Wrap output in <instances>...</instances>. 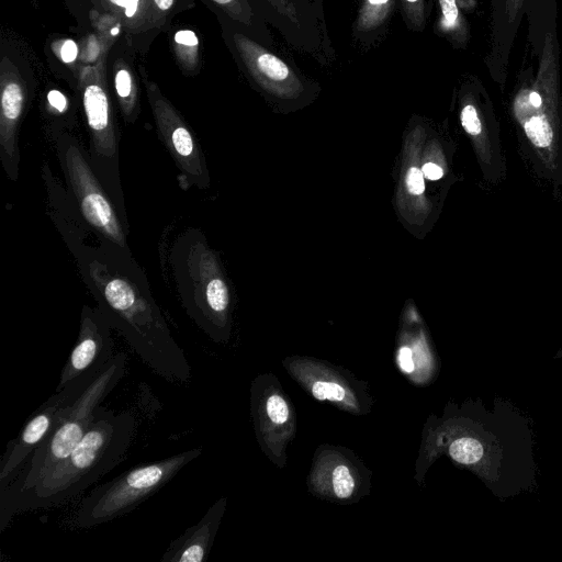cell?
I'll return each mask as SVG.
<instances>
[{
  "label": "cell",
  "mask_w": 562,
  "mask_h": 562,
  "mask_svg": "<svg viewBox=\"0 0 562 562\" xmlns=\"http://www.w3.org/2000/svg\"><path fill=\"white\" fill-rule=\"evenodd\" d=\"M79 259L98 307L138 358L162 379L187 384L191 367L184 351L142 283L144 278L128 250L106 241L105 248H88Z\"/></svg>",
  "instance_id": "cell-1"
},
{
  "label": "cell",
  "mask_w": 562,
  "mask_h": 562,
  "mask_svg": "<svg viewBox=\"0 0 562 562\" xmlns=\"http://www.w3.org/2000/svg\"><path fill=\"white\" fill-rule=\"evenodd\" d=\"M136 426L131 412L100 406L87 432L65 459L26 490L0 495V531L18 513L67 504L95 484L125 459Z\"/></svg>",
  "instance_id": "cell-2"
},
{
  "label": "cell",
  "mask_w": 562,
  "mask_h": 562,
  "mask_svg": "<svg viewBox=\"0 0 562 562\" xmlns=\"http://www.w3.org/2000/svg\"><path fill=\"white\" fill-rule=\"evenodd\" d=\"M125 370L126 355L115 353L97 378L78 396L61 407L48 436L37 446L13 479L0 487V495L26 490L52 467L65 459L82 439L101 403L123 379Z\"/></svg>",
  "instance_id": "cell-3"
},
{
  "label": "cell",
  "mask_w": 562,
  "mask_h": 562,
  "mask_svg": "<svg viewBox=\"0 0 562 562\" xmlns=\"http://www.w3.org/2000/svg\"><path fill=\"white\" fill-rule=\"evenodd\" d=\"M202 452L203 449L199 447L139 464L95 486L80 501L72 516V525L89 529L133 512Z\"/></svg>",
  "instance_id": "cell-4"
},
{
  "label": "cell",
  "mask_w": 562,
  "mask_h": 562,
  "mask_svg": "<svg viewBox=\"0 0 562 562\" xmlns=\"http://www.w3.org/2000/svg\"><path fill=\"white\" fill-rule=\"evenodd\" d=\"M104 70L103 60L83 68L79 85L90 138V164L108 194L121 206L119 134Z\"/></svg>",
  "instance_id": "cell-5"
},
{
  "label": "cell",
  "mask_w": 562,
  "mask_h": 562,
  "mask_svg": "<svg viewBox=\"0 0 562 562\" xmlns=\"http://www.w3.org/2000/svg\"><path fill=\"white\" fill-rule=\"evenodd\" d=\"M186 257L191 290L181 292L189 316L215 342L226 341L231 294L218 261L204 241L192 243Z\"/></svg>",
  "instance_id": "cell-6"
},
{
  "label": "cell",
  "mask_w": 562,
  "mask_h": 562,
  "mask_svg": "<svg viewBox=\"0 0 562 562\" xmlns=\"http://www.w3.org/2000/svg\"><path fill=\"white\" fill-rule=\"evenodd\" d=\"M60 165L70 183L81 215L105 241L128 250L125 232L108 192L77 140L60 135L56 140Z\"/></svg>",
  "instance_id": "cell-7"
},
{
  "label": "cell",
  "mask_w": 562,
  "mask_h": 562,
  "mask_svg": "<svg viewBox=\"0 0 562 562\" xmlns=\"http://www.w3.org/2000/svg\"><path fill=\"white\" fill-rule=\"evenodd\" d=\"M159 137L173 158L188 186L206 189L210 182L203 153L187 123L178 111L140 67Z\"/></svg>",
  "instance_id": "cell-8"
},
{
  "label": "cell",
  "mask_w": 562,
  "mask_h": 562,
  "mask_svg": "<svg viewBox=\"0 0 562 562\" xmlns=\"http://www.w3.org/2000/svg\"><path fill=\"white\" fill-rule=\"evenodd\" d=\"M112 325L99 308L83 306L77 341L63 368L55 392L90 384L114 356Z\"/></svg>",
  "instance_id": "cell-9"
},
{
  "label": "cell",
  "mask_w": 562,
  "mask_h": 562,
  "mask_svg": "<svg viewBox=\"0 0 562 562\" xmlns=\"http://www.w3.org/2000/svg\"><path fill=\"white\" fill-rule=\"evenodd\" d=\"M89 385V384H88ZM88 385L74 384L55 392L26 420L18 437L7 448L0 465V487L21 470L37 446L48 436L61 407Z\"/></svg>",
  "instance_id": "cell-10"
},
{
  "label": "cell",
  "mask_w": 562,
  "mask_h": 562,
  "mask_svg": "<svg viewBox=\"0 0 562 562\" xmlns=\"http://www.w3.org/2000/svg\"><path fill=\"white\" fill-rule=\"evenodd\" d=\"M26 102L27 89L20 72L3 57L0 70V159L12 181L19 177V128Z\"/></svg>",
  "instance_id": "cell-11"
},
{
  "label": "cell",
  "mask_w": 562,
  "mask_h": 562,
  "mask_svg": "<svg viewBox=\"0 0 562 562\" xmlns=\"http://www.w3.org/2000/svg\"><path fill=\"white\" fill-rule=\"evenodd\" d=\"M233 43L245 69L261 89L280 98L303 93L304 81L278 55L243 33L235 32Z\"/></svg>",
  "instance_id": "cell-12"
},
{
  "label": "cell",
  "mask_w": 562,
  "mask_h": 562,
  "mask_svg": "<svg viewBox=\"0 0 562 562\" xmlns=\"http://www.w3.org/2000/svg\"><path fill=\"white\" fill-rule=\"evenodd\" d=\"M528 0H490V49L485 64L492 78L503 83L508 74L515 38Z\"/></svg>",
  "instance_id": "cell-13"
},
{
  "label": "cell",
  "mask_w": 562,
  "mask_h": 562,
  "mask_svg": "<svg viewBox=\"0 0 562 562\" xmlns=\"http://www.w3.org/2000/svg\"><path fill=\"white\" fill-rule=\"evenodd\" d=\"M225 504V498L215 502L195 525L170 543L160 561L204 562L210 554Z\"/></svg>",
  "instance_id": "cell-14"
},
{
  "label": "cell",
  "mask_w": 562,
  "mask_h": 562,
  "mask_svg": "<svg viewBox=\"0 0 562 562\" xmlns=\"http://www.w3.org/2000/svg\"><path fill=\"white\" fill-rule=\"evenodd\" d=\"M395 9V0H360L355 36L370 43L382 34Z\"/></svg>",
  "instance_id": "cell-15"
},
{
  "label": "cell",
  "mask_w": 562,
  "mask_h": 562,
  "mask_svg": "<svg viewBox=\"0 0 562 562\" xmlns=\"http://www.w3.org/2000/svg\"><path fill=\"white\" fill-rule=\"evenodd\" d=\"M437 31L457 48H464L469 41V26L458 0H437Z\"/></svg>",
  "instance_id": "cell-16"
},
{
  "label": "cell",
  "mask_w": 562,
  "mask_h": 562,
  "mask_svg": "<svg viewBox=\"0 0 562 562\" xmlns=\"http://www.w3.org/2000/svg\"><path fill=\"white\" fill-rule=\"evenodd\" d=\"M114 88L125 120L134 122L138 114V94L135 77L130 66L119 59L113 67Z\"/></svg>",
  "instance_id": "cell-17"
},
{
  "label": "cell",
  "mask_w": 562,
  "mask_h": 562,
  "mask_svg": "<svg viewBox=\"0 0 562 562\" xmlns=\"http://www.w3.org/2000/svg\"><path fill=\"white\" fill-rule=\"evenodd\" d=\"M449 456L463 465L481 467L490 475L491 446L481 438L464 436L454 439L449 446Z\"/></svg>",
  "instance_id": "cell-18"
},
{
  "label": "cell",
  "mask_w": 562,
  "mask_h": 562,
  "mask_svg": "<svg viewBox=\"0 0 562 562\" xmlns=\"http://www.w3.org/2000/svg\"><path fill=\"white\" fill-rule=\"evenodd\" d=\"M176 57L186 71H193L199 63V40L191 30H180L173 35Z\"/></svg>",
  "instance_id": "cell-19"
},
{
  "label": "cell",
  "mask_w": 562,
  "mask_h": 562,
  "mask_svg": "<svg viewBox=\"0 0 562 562\" xmlns=\"http://www.w3.org/2000/svg\"><path fill=\"white\" fill-rule=\"evenodd\" d=\"M524 124L527 137L538 147H548L553 139V131L550 120L541 114L517 115Z\"/></svg>",
  "instance_id": "cell-20"
},
{
  "label": "cell",
  "mask_w": 562,
  "mask_h": 562,
  "mask_svg": "<svg viewBox=\"0 0 562 562\" xmlns=\"http://www.w3.org/2000/svg\"><path fill=\"white\" fill-rule=\"evenodd\" d=\"M400 5L407 27L422 31L428 18V0H400Z\"/></svg>",
  "instance_id": "cell-21"
},
{
  "label": "cell",
  "mask_w": 562,
  "mask_h": 562,
  "mask_svg": "<svg viewBox=\"0 0 562 562\" xmlns=\"http://www.w3.org/2000/svg\"><path fill=\"white\" fill-rule=\"evenodd\" d=\"M216 3L229 18L246 25L252 26L255 22V13L247 0H212Z\"/></svg>",
  "instance_id": "cell-22"
},
{
  "label": "cell",
  "mask_w": 562,
  "mask_h": 562,
  "mask_svg": "<svg viewBox=\"0 0 562 562\" xmlns=\"http://www.w3.org/2000/svg\"><path fill=\"white\" fill-rule=\"evenodd\" d=\"M333 490L335 495L345 499L348 498L355 490V479L346 465H337L333 471Z\"/></svg>",
  "instance_id": "cell-23"
},
{
  "label": "cell",
  "mask_w": 562,
  "mask_h": 562,
  "mask_svg": "<svg viewBox=\"0 0 562 562\" xmlns=\"http://www.w3.org/2000/svg\"><path fill=\"white\" fill-rule=\"evenodd\" d=\"M312 395L318 401L344 402L345 389L336 382L317 381L311 386Z\"/></svg>",
  "instance_id": "cell-24"
},
{
  "label": "cell",
  "mask_w": 562,
  "mask_h": 562,
  "mask_svg": "<svg viewBox=\"0 0 562 562\" xmlns=\"http://www.w3.org/2000/svg\"><path fill=\"white\" fill-rule=\"evenodd\" d=\"M460 121L464 131L476 136L482 132V123L477 113V108L470 100H464V103L460 111Z\"/></svg>",
  "instance_id": "cell-25"
},
{
  "label": "cell",
  "mask_w": 562,
  "mask_h": 562,
  "mask_svg": "<svg viewBox=\"0 0 562 562\" xmlns=\"http://www.w3.org/2000/svg\"><path fill=\"white\" fill-rule=\"evenodd\" d=\"M266 413L276 424H283L289 417V407L285 400L279 394H271L266 400Z\"/></svg>",
  "instance_id": "cell-26"
},
{
  "label": "cell",
  "mask_w": 562,
  "mask_h": 562,
  "mask_svg": "<svg viewBox=\"0 0 562 562\" xmlns=\"http://www.w3.org/2000/svg\"><path fill=\"white\" fill-rule=\"evenodd\" d=\"M425 177L422 168L418 166H411L405 175V188L412 196H423L426 190Z\"/></svg>",
  "instance_id": "cell-27"
},
{
  "label": "cell",
  "mask_w": 562,
  "mask_h": 562,
  "mask_svg": "<svg viewBox=\"0 0 562 562\" xmlns=\"http://www.w3.org/2000/svg\"><path fill=\"white\" fill-rule=\"evenodd\" d=\"M55 54L66 64H71L78 57V46L72 40H63L54 44Z\"/></svg>",
  "instance_id": "cell-28"
},
{
  "label": "cell",
  "mask_w": 562,
  "mask_h": 562,
  "mask_svg": "<svg viewBox=\"0 0 562 562\" xmlns=\"http://www.w3.org/2000/svg\"><path fill=\"white\" fill-rule=\"evenodd\" d=\"M47 102L49 106L57 113H64L68 108V101L64 93L53 89L47 93Z\"/></svg>",
  "instance_id": "cell-29"
},
{
  "label": "cell",
  "mask_w": 562,
  "mask_h": 562,
  "mask_svg": "<svg viewBox=\"0 0 562 562\" xmlns=\"http://www.w3.org/2000/svg\"><path fill=\"white\" fill-rule=\"evenodd\" d=\"M112 5L121 8L124 15L132 20L139 11L142 0H108Z\"/></svg>",
  "instance_id": "cell-30"
},
{
  "label": "cell",
  "mask_w": 562,
  "mask_h": 562,
  "mask_svg": "<svg viewBox=\"0 0 562 562\" xmlns=\"http://www.w3.org/2000/svg\"><path fill=\"white\" fill-rule=\"evenodd\" d=\"M420 168H422L425 179H427L429 181H437V180L441 179L443 176L442 168L432 161L423 162Z\"/></svg>",
  "instance_id": "cell-31"
},
{
  "label": "cell",
  "mask_w": 562,
  "mask_h": 562,
  "mask_svg": "<svg viewBox=\"0 0 562 562\" xmlns=\"http://www.w3.org/2000/svg\"><path fill=\"white\" fill-rule=\"evenodd\" d=\"M398 364L405 373L414 370L415 364L413 361V353L408 347H402L398 352Z\"/></svg>",
  "instance_id": "cell-32"
},
{
  "label": "cell",
  "mask_w": 562,
  "mask_h": 562,
  "mask_svg": "<svg viewBox=\"0 0 562 562\" xmlns=\"http://www.w3.org/2000/svg\"><path fill=\"white\" fill-rule=\"evenodd\" d=\"M461 10L472 12L476 8L477 0H458Z\"/></svg>",
  "instance_id": "cell-33"
},
{
  "label": "cell",
  "mask_w": 562,
  "mask_h": 562,
  "mask_svg": "<svg viewBox=\"0 0 562 562\" xmlns=\"http://www.w3.org/2000/svg\"><path fill=\"white\" fill-rule=\"evenodd\" d=\"M153 2L159 10L168 11L172 7L175 0H153Z\"/></svg>",
  "instance_id": "cell-34"
},
{
  "label": "cell",
  "mask_w": 562,
  "mask_h": 562,
  "mask_svg": "<svg viewBox=\"0 0 562 562\" xmlns=\"http://www.w3.org/2000/svg\"><path fill=\"white\" fill-rule=\"evenodd\" d=\"M268 4L270 5H273V4H277L278 2L282 1V0H265Z\"/></svg>",
  "instance_id": "cell-35"
}]
</instances>
